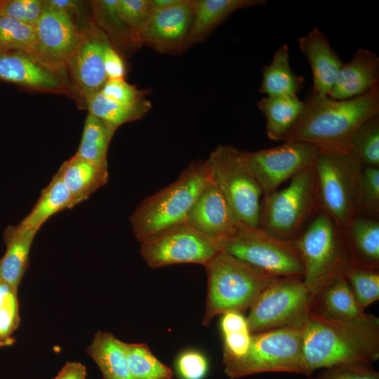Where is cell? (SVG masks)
Returning a JSON list of instances; mask_svg holds the SVG:
<instances>
[{
    "label": "cell",
    "mask_w": 379,
    "mask_h": 379,
    "mask_svg": "<svg viewBox=\"0 0 379 379\" xmlns=\"http://www.w3.org/2000/svg\"><path fill=\"white\" fill-rule=\"evenodd\" d=\"M307 376L345 363L372 365L379 358V319L334 320L310 311L302 327Z\"/></svg>",
    "instance_id": "1"
},
{
    "label": "cell",
    "mask_w": 379,
    "mask_h": 379,
    "mask_svg": "<svg viewBox=\"0 0 379 379\" xmlns=\"http://www.w3.org/2000/svg\"><path fill=\"white\" fill-rule=\"evenodd\" d=\"M303 102V114L284 142H304L321 150L344 149L363 123L379 115V88L347 100L319 95L311 88Z\"/></svg>",
    "instance_id": "2"
},
{
    "label": "cell",
    "mask_w": 379,
    "mask_h": 379,
    "mask_svg": "<svg viewBox=\"0 0 379 379\" xmlns=\"http://www.w3.org/2000/svg\"><path fill=\"white\" fill-rule=\"evenodd\" d=\"M207 275L206 311L202 325L229 312L249 310L260 294L278 277L267 274L248 263L220 251L205 265Z\"/></svg>",
    "instance_id": "3"
},
{
    "label": "cell",
    "mask_w": 379,
    "mask_h": 379,
    "mask_svg": "<svg viewBox=\"0 0 379 379\" xmlns=\"http://www.w3.org/2000/svg\"><path fill=\"white\" fill-rule=\"evenodd\" d=\"M211 181L206 160L194 161L174 182L142 200L129 218L136 239L141 243L185 220L196 199Z\"/></svg>",
    "instance_id": "4"
},
{
    "label": "cell",
    "mask_w": 379,
    "mask_h": 379,
    "mask_svg": "<svg viewBox=\"0 0 379 379\" xmlns=\"http://www.w3.org/2000/svg\"><path fill=\"white\" fill-rule=\"evenodd\" d=\"M295 242L304 265L303 281L313 295L352 265L343 227L322 209Z\"/></svg>",
    "instance_id": "5"
},
{
    "label": "cell",
    "mask_w": 379,
    "mask_h": 379,
    "mask_svg": "<svg viewBox=\"0 0 379 379\" xmlns=\"http://www.w3.org/2000/svg\"><path fill=\"white\" fill-rule=\"evenodd\" d=\"M319 209L313 165L291 178L286 187L264 197L259 227L277 238L295 241Z\"/></svg>",
    "instance_id": "6"
},
{
    "label": "cell",
    "mask_w": 379,
    "mask_h": 379,
    "mask_svg": "<svg viewBox=\"0 0 379 379\" xmlns=\"http://www.w3.org/2000/svg\"><path fill=\"white\" fill-rule=\"evenodd\" d=\"M223 364L231 379L266 372L307 375L302 328L285 327L253 333L246 354Z\"/></svg>",
    "instance_id": "7"
},
{
    "label": "cell",
    "mask_w": 379,
    "mask_h": 379,
    "mask_svg": "<svg viewBox=\"0 0 379 379\" xmlns=\"http://www.w3.org/2000/svg\"><path fill=\"white\" fill-rule=\"evenodd\" d=\"M206 161L212 180L239 225L259 227L262 192L249 168L244 151L218 145Z\"/></svg>",
    "instance_id": "8"
},
{
    "label": "cell",
    "mask_w": 379,
    "mask_h": 379,
    "mask_svg": "<svg viewBox=\"0 0 379 379\" xmlns=\"http://www.w3.org/2000/svg\"><path fill=\"white\" fill-rule=\"evenodd\" d=\"M362 166L347 149H320L314 164L320 208L343 227L358 217Z\"/></svg>",
    "instance_id": "9"
},
{
    "label": "cell",
    "mask_w": 379,
    "mask_h": 379,
    "mask_svg": "<svg viewBox=\"0 0 379 379\" xmlns=\"http://www.w3.org/2000/svg\"><path fill=\"white\" fill-rule=\"evenodd\" d=\"M217 244L220 251L270 275L303 277L304 265L295 241L277 238L260 227L240 225Z\"/></svg>",
    "instance_id": "10"
},
{
    "label": "cell",
    "mask_w": 379,
    "mask_h": 379,
    "mask_svg": "<svg viewBox=\"0 0 379 379\" xmlns=\"http://www.w3.org/2000/svg\"><path fill=\"white\" fill-rule=\"evenodd\" d=\"M313 296L302 277L279 278L250 307L246 318L250 333L285 327L302 328Z\"/></svg>",
    "instance_id": "11"
},
{
    "label": "cell",
    "mask_w": 379,
    "mask_h": 379,
    "mask_svg": "<svg viewBox=\"0 0 379 379\" xmlns=\"http://www.w3.org/2000/svg\"><path fill=\"white\" fill-rule=\"evenodd\" d=\"M220 251L215 241L185 220L143 241L140 248V255L151 268L182 263L204 266Z\"/></svg>",
    "instance_id": "12"
},
{
    "label": "cell",
    "mask_w": 379,
    "mask_h": 379,
    "mask_svg": "<svg viewBox=\"0 0 379 379\" xmlns=\"http://www.w3.org/2000/svg\"><path fill=\"white\" fill-rule=\"evenodd\" d=\"M320 149L304 142L246 152V160L264 197L275 192L279 186L301 171L314 165Z\"/></svg>",
    "instance_id": "13"
},
{
    "label": "cell",
    "mask_w": 379,
    "mask_h": 379,
    "mask_svg": "<svg viewBox=\"0 0 379 379\" xmlns=\"http://www.w3.org/2000/svg\"><path fill=\"white\" fill-rule=\"evenodd\" d=\"M109 41L93 22L83 29L81 39L66 62L65 71L72 97L85 105L86 100L101 91L107 81L103 54Z\"/></svg>",
    "instance_id": "14"
},
{
    "label": "cell",
    "mask_w": 379,
    "mask_h": 379,
    "mask_svg": "<svg viewBox=\"0 0 379 379\" xmlns=\"http://www.w3.org/2000/svg\"><path fill=\"white\" fill-rule=\"evenodd\" d=\"M84 28L67 13L51 8L44 3L43 13L35 25L36 57L54 69L65 71L66 62L77 48Z\"/></svg>",
    "instance_id": "15"
},
{
    "label": "cell",
    "mask_w": 379,
    "mask_h": 379,
    "mask_svg": "<svg viewBox=\"0 0 379 379\" xmlns=\"http://www.w3.org/2000/svg\"><path fill=\"white\" fill-rule=\"evenodd\" d=\"M0 81L31 91L72 97L65 71L54 69L35 55L20 51L0 49Z\"/></svg>",
    "instance_id": "16"
},
{
    "label": "cell",
    "mask_w": 379,
    "mask_h": 379,
    "mask_svg": "<svg viewBox=\"0 0 379 379\" xmlns=\"http://www.w3.org/2000/svg\"><path fill=\"white\" fill-rule=\"evenodd\" d=\"M190 0H177L154 8L146 23L134 34L135 44L148 45L162 52L185 48L192 22Z\"/></svg>",
    "instance_id": "17"
},
{
    "label": "cell",
    "mask_w": 379,
    "mask_h": 379,
    "mask_svg": "<svg viewBox=\"0 0 379 379\" xmlns=\"http://www.w3.org/2000/svg\"><path fill=\"white\" fill-rule=\"evenodd\" d=\"M185 221L216 243L233 234L240 225L212 179L196 199Z\"/></svg>",
    "instance_id": "18"
},
{
    "label": "cell",
    "mask_w": 379,
    "mask_h": 379,
    "mask_svg": "<svg viewBox=\"0 0 379 379\" xmlns=\"http://www.w3.org/2000/svg\"><path fill=\"white\" fill-rule=\"evenodd\" d=\"M379 88V57L373 51L359 48L348 62H343L328 96L347 100Z\"/></svg>",
    "instance_id": "19"
},
{
    "label": "cell",
    "mask_w": 379,
    "mask_h": 379,
    "mask_svg": "<svg viewBox=\"0 0 379 379\" xmlns=\"http://www.w3.org/2000/svg\"><path fill=\"white\" fill-rule=\"evenodd\" d=\"M298 44L312 69V89L319 95H328L344 62L331 46L326 34L317 27L300 37Z\"/></svg>",
    "instance_id": "20"
},
{
    "label": "cell",
    "mask_w": 379,
    "mask_h": 379,
    "mask_svg": "<svg viewBox=\"0 0 379 379\" xmlns=\"http://www.w3.org/2000/svg\"><path fill=\"white\" fill-rule=\"evenodd\" d=\"M266 0H190L192 22L185 48L196 44L235 11L265 5Z\"/></svg>",
    "instance_id": "21"
},
{
    "label": "cell",
    "mask_w": 379,
    "mask_h": 379,
    "mask_svg": "<svg viewBox=\"0 0 379 379\" xmlns=\"http://www.w3.org/2000/svg\"><path fill=\"white\" fill-rule=\"evenodd\" d=\"M310 312L334 320H359L368 316L358 305L343 275L333 279L313 296Z\"/></svg>",
    "instance_id": "22"
},
{
    "label": "cell",
    "mask_w": 379,
    "mask_h": 379,
    "mask_svg": "<svg viewBox=\"0 0 379 379\" xmlns=\"http://www.w3.org/2000/svg\"><path fill=\"white\" fill-rule=\"evenodd\" d=\"M37 231L19 223L5 228L6 251L0 259V280L17 288L28 268L31 246Z\"/></svg>",
    "instance_id": "23"
},
{
    "label": "cell",
    "mask_w": 379,
    "mask_h": 379,
    "mask_svg": "<svg viewBox=\"0 0 379 379\" xmlns=\"http://www.w3.org/2000/svg\"><path fill=\"white\" fill-rule=\"evenodd\" d=\"M258 107L266 118L268 138L284 142L299 122L305 104L298 95L265 96Z\"/></svg>",
    "instance_id": "24"
},
{
    "label": "cell",
    "mask_w": 379,
    "mask_h": 379,
    "mask_svg": "<svg viewBox=\"0 0 379 379\" xmlns=\"http://www.w3.org/2000/svg\"><path fill=\"white\" fill-rule=\"evenodd\" d=\"M75 206L87 200L108 180L107 168L74 155L65 161L57 171Z\"/></svg>",
    "instance_id": "25"
},
{
    "label": "cell",
    "mask_w": 379,
    "mask_h": 379,
    "mask_svg": "<svg viewBox=\"0 0 379 379\" xmlns=\"http://www.w3.org/2000/svg\"><path fill=\"white\" fill-rule=\"evenodd\" d=\"M352 265L379 267V221L358 216L343 227Z\"/></svg>",
    "instance_id": "26"
},
{
    "label": "cell",
    "mask_w": 379,
    "mask_h": 379,
    "mask_svg": "<svg viewBox=\"0 0 379 379\" xmlns=\"http://www.w3.org/2000/svg\"><path fill=\"white\" fill-rule=\"evenodd\" d=\"M304 86L305 79L295 74L290 66L288 46L282 44L262 69L259 91L266 96L298 95Z\"/></svg>",
    "instance_id": "27"
},
{
    "label": "cell",
    "mask_w": 379,
    "mask_h": 379,
    "mask_svg": "<svg viewBox=\"0 0 379 379\" xmlns=\"http://www.w3.org/2000/svg\"><path fill=\"white\" fill-rule=\"evenodd\" d=\"M86 353L99 367L103 379H134L128 368L124 341L111 333L98 331Z\"/></svg>",
    "instance_id": "28"
},
{
    "label": "cell",
    "mask_w": 379,
    "mask_h": 379,
    "mask_svg": "<svg viewBox=\"0 0 379 379\" xmlns=\"http://www.w3.org/2000/svg\"><path fill=\"white\" fill-rule=\"evenodd\" d=\"M73 207L74 205L71 195L59 173L56 172L48 185L41 191L31 211L20 223L38 232L51 216Z\"/></svg>",
    "instance_id": "29"
},
{
    "label": "cell",
    "mask_w": 379,
    "mask_h": 379,
    "mask_svg": "<svg viewBox=\"0 0 379 379\" xmlns=\"http://www.w3.org/2000/svg\"><path fill=\"white\" fill-rule=\"evenodd\" d=\"M116 130L88 113L75 156L107 168V153Z\"/></svg>",
    "instance_id": "30"
},
{
    "label": "cell",
    "mask_w": 379,
    "mask_h": 379,
    "mask_svg": "<svg viewBox=\"0 0 379 379\" xmlns=\"http://www.w3.org/2000/svg\"><path fill=\"white\" fill-rule=\"evenodd\" d=\"M148 106L147 102L134 106L124 105L106 97L101 92L88 97L85 102L88 113L114 130L125 123L140 119L149 109Z\"/></svg>",
    "instance_id": "31"
},
{
    "label": "cell",
    "mask_w": 379,
    "mask_h": 379,
    "mask_svg": "<svg viewBox=\"0 0 379 379\" xmlns=\"http://www.w3.org/2000/svg\"><path fill=\"white\" fill-rule=\"evenodd\" d=\"M129 371L134 379H172V370L161 362L145 343L124 342Z\"/></svg>",
    "instance_id": "32"
},
{
    "label": "cell",
    "mask_w": 379,
    "mask_h": 379,
    "mask_svg": "<svg viewBox=\"0 0 379 379\" xmlns=\"http://www.w3.org/2000/svg\"><path fill=\"white\" fill-rule=\"evenodd\" d=\"M347 149L361 166L379 167V115L370 118L356 130Z\"/></svg>",
    "instance_id": "33"
},
{
    "label": "cell",
    "mask_w": 379,
    "mask_h": 379,
    "mask_svg": "<svg viewBox=\"0 0 379 379\" xmlns=\"http://www.w3.org/2000/svg\"><path fill=\"white\" fill-rule=\"evenodd\" d=\"M94 23L120 44H135L132 31L123 22L117 11L118 0L91 1Z\"/></svg>",
    "instance_id": "34"
},
{
    "label": "cell",
    "mask_w": 379,
    "mask_h": 379,
    "mask_svg": "<svg viewBox=\"0 0 379 379\" xmlns=\"http://www.w3.org/2000/svg\"><path fill=\"white\" fill-rule=\"evenodd\" d=\"M343 277L364 311L379 299V267L351 265Z\"/></svg>",
    "instance_id": "35"
},
{
    "label": "cell",
    "mask_w": 379,
    "mask_h": 379,
    "mask_svg": "<svg viewBox=\"0 0 379 379\" xmlns=\"http://www.w3.org/2000/svg\"><path fill=\"white\" fill-rule=\"evenodd\" d=\"M0 49L16 50L36 56L35 26L0 16Z\"/></svg>",
    "instance_id": "36"
},
{
    "label": "cell",
    "mask_w": 379,
    "mask_h": 379,
    "mask_svg": "<svg viewBox=\"0 0 379 379\" xmlns=\"http://www.w3.org/2000/svg\"><path fill=\"white\" fill-rule=\"evenodd\" d=\"M18 289L0 280V346L13 343L12 335L20 324Z\"/></svg>",
    "instance_id": "37"
},
{
    "label": "cell",
    "mask_w": 379,
    "mask_h": 379,
    "mask_svg": "<svg viewBox=\"0 0 379 379\" xmlns=\"http://www.w3.org/2000/svg\"><path fill=\"white\" fill-rule=\"evenodd\" d=\"M379 214V167L362 166L358 188V216L377 219Z\"/></svg>",
    "instance_id": "38"
},
{
    "label": "cell",
    "mask_w": 379,
    "mask_h": 379,
    "mask_svg": "<svg viewBox=\"0 0 379 379\" xmlns=\"http://www.w3.org/2000/svg\"><path fill=\"white\" fill-rule=\"evenodd\" d=\"M44 8V0H0V16L35 26Z\"/></svg>",
    "instance_id": "39"
},
{
    "label": "cell",
    "mask_w": 379,
    "mask_h": 379,
    "mask_svg": "<svg viewBox=\"0 0 379 379\" xmlns=\"http://www.w3.org/2000/svg\"><path fill=\"white\" fill-rule=\"evenodd\" d=\"M117 11L119 18L134 36L148 20L153 7L152 0H118Z\"/></svg>",
    "instance_id": "40"
},
{
    "label": "cell",
    "mask_w": 379,
    "mask_h": 379,
    "mask_svg": "<svg viewBox=\"0 0 379 379\" xmlns=\"http://www.w3.org/2000/svg\"><path fill=\"white\" fill-rule=\"evenodd\" d=\"M311 379H379V373L370 364L345 363L326 368Z\"/></svg>",
    "instance_id": "41"
},
{
    "label": "cell",
    "mask_w": 379,
    "mask_h": 379,
    "mask_svg": "<svg viewBox=\"0 0 379 379\" xmlns=\"http://www.w3.org/2000/svg\"><path fill=\"white\" fill-rule=\"evenodd\" d=\"M106 97L124 105L142 104V92L124 79L107 80L100 91Z\"/></svg>",
    "instance_id": "42"
},
{
    "label": "cell",
    "mask_w": 379,
    "mask_h": 379,
    "mask_svg": "<svg viewBox=\"0 0 379 379\" xmlns=\"http://www.w3.org/2000/svg\"><path fill=\"white\" fill-rule=\"evenodd\" d=\"M208 367L206 357L196 350L182 352L176 361V370L181 379H203Z\"/></svg>",
    "instance_id": "43"
},
{
    "label": "cell",
    "mask_w": 379,
    "mask_h": 379,
    "mask_svg": "<svg viewBox=\"0 0 379 379\" xmlns=\"http://www.w3.org/2000/svg\"><path fill=\"white\" fill-rule=\"evenodd\" d=\"M223 363L239 359L247 352L251 340L248 328L223 333Z\"/></svg>",
    "instance_id": "44"
},
{
    "label": "cell",
    "mask_w": 379,
    "mask_h": 379,
    "mask_svg": "<svg viewBox=\"0 0 379 379\" xmlns=\"http://www.w3.org/2000/svg\"><path fill=\"white\" fill-rule=\"evenodd\" d=\"M103 59L107 80L124 79L125 74L124 61L110 43L105 48Z\"/></svg>",
    "instance_id": "45"
},
{
    "label": "cell",
    "mask_w": 379,
    "mask_h": 379,
    "mask_svg": "<svg viewBox=\"0 0 379 379\" xmlns=\"http://www.w3.org/2000/svg\"><path fill=\"white\" fill-rule=\"evenodd\" d=\"M45 4L55 10L62 11L72 17L77 23L82 17V2L69 0H45Z\"/></svg>",
    "instance_id": "46"
},
{
    "label": "cell",
    "mask_w": 379,
    "mask_h": 379,
    "mask_svg": "<svg viewBox=\"0 0 379 379\" xmlns=\"http://www.w3.org/2000/svg\"><path fill=\"white\" fill-rule=\"evenodd\" d=\"M222 334L228 332L248 328L246 319L242 313L229 312L222 314L220 321Z\"/></svg>",
    "instance_id": "47"
},
{
    "label": "cell",
    "mask_w": 379,
    "mask_h": 379,
    "mask_svg": "<svg viewBox=\"0 0 379 379\" xmlns=\"http://www.w3.org/2000/svg\"><path fill=\"white\" fill-rule=\"evenodd\" d=\"M86 368L79 362H67L53 379H86Z\"/></svg>",
    "instance_id": "48"
}]
</instances>
